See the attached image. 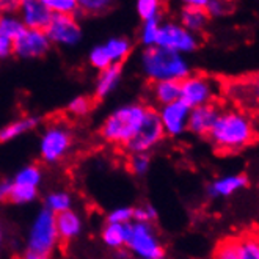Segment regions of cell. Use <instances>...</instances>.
Here are the masks:
<instances>
[{"label":"cell","instance_id":"cell-22","mask_svg":"<svg viewBox=\"0 0 259 259\" xmlns=\"http://www.w3.org/2000/svg\"><path fill=\"white\" fill-rule=\"evenodd\" d=\"M212 259H239L237 237L228 236L219 240L214 251H212Z\"/></svg>","mask_w":259,"mask_h":259},{"label":"cell","instance_id":"cell-11","mask_svg":"<svg viewBox=\"0 0 259 259\" xmlns=\"http://www.w3.org/2000/svg\"><path fill=\"white\" fill-rule=\"evenodd\" d=\"M46 36L54 42L75 44L80 39V27L72 14H54L49 27L46 28Z\"/></svg>","mask_w":259,"mask_h":259},{"label":"cell","instance_id":"cell-43","mask_svg":"<svg viewBox=\"0 0 259 259\" xmlns=\"http://www.w3.org/2000/svg\"><path fill=\"white\" fill-rule=\"evenodd\" d=\"M0 237H2V234H0Z\"/></svg>","mask_w":259,"mask_h":259},{"label":"cell","instance_id":"cell-18","mask_svg":"<svg viewBox=\"0 0 259 259\" xmlns=\"http://www.w3.org/2000/svg\"><path fill=\"white\" fill-rule=\"evenodd\" d=\"M152 96L163 107L181 99V80H159L151 85Z\"/></svg>","mask_w":259,"mask_h":259},{"label":"cell","instance_id":"cell-2","mask_svg":"<svg viewBox=\"0 0 259 259\" xmlns=\"http://www.w3.org/2000/svg\"><path fill=\"white\" fill-rule=\"evenodd\" d=\"M143 68L152 82L184 80L189 75V66L178 52L152 46L143 54Z\"/></svg>","mask_w":259,"mask_h":259},{"label":"cell","instance_id":"cell-19","mask_svg":"<svg viewBox=\"0 0 259 259\" xmlns=\"http://www.w3.org/2000/svg\"><path fill=\"white\" fill-rule=\"evenodd\" d=\"M181 22L182 27H184L187 32H201V30L206 27V24L209 22V16L207 13L201 8H195L186 4V7L182 8L181 13Z\"/></svg>","mask_w":259,"mask_h":259},{"label":"cell","instance_id":"cell-36","mask_svg":"<svg viewBox=\"0 0 259 259\" xmlns=\"http://www.w3.org/2000/svg\"><path fill=\"white\" fill-rule=\"evenodd\" d=\"M127 166L132 173H137V175H142L148 170L149 166V157L145 156V154H134L129 157L127 160Z\"/></svg>","mask_w":259,"mask_h":259},{"label":"cell","instance_id":"cell-39","mask_svg":"<svg viewBox=\"0 0 259 259\" xmlns=\"http://www.w3.org/2000/svg\"><path fill=\"white\" fill-rule=\"evenodd\" d=\"M14 54V41L0 33V58H5Z\"/></svg>","mask_w":259,"mask_h":259},{"label":"cell","instance_id":"cell-27","mask_svg":"<svg viewBox=\"0 0 259 259\" xmlns=\"http://www.w3.org/2000/svg\"><path fill=\"white\" fill-rule=\"evenodd\" d=\"M41 179V171L36 165H30L27 168H24L22 171H19V175L16 176V182L14 184H21V186H28V187H36V184Z\"/></svg>","mask_w":259,"mask_h":259},{"label":"cell","instance_id":"cell-9","mask_svg":"<svg viewBox=\"0 0 259 259\" xmlns=\"http://www.w3.org/2000/svg\"><path fill=\"white\" fill-rule=\"evenodd\" d=\"M127 245L145 259H162L165 253L148 223L132 225V234Z\"/></svg>","mask_w":259,"mask_h":259},{"label":"cell","instance_id":"cell-3","mask_svg":"<svg viewBox=\"0 0 259 259\" xmlns=\"http://www.w3.org/2000/svg\"><path fill=\"white\" fill-rule=\"evenodd\" d=\"M146 107L143 105H127L112 113L101 127V137L109 143L126 146L132 137L140 129L145 119Z\"/></svg>","mask_w":259,"mask_h":259},{"label":"cell","instance_id":"cell-20","mask_svg":"<svg viewBox=\"0 0 259 259\" xmlns=\"http://www.w3.org/2000/svg\"><path fill=\"white\" fill-rule=\"evenodd\" d=\"M121 69H123V63H113L107 69H104L99 75L98 87H96V93H95V101L99 102L109 91L116 85L121 75Z\"/></svg>","mask_w":259,"mask_h":259},{"label":"cell","instance_id":"cell-8","mask_svg":"<svg viewBox=\"0 0 259 259\" xmlns=\"http://www.w3.org/2000/svg\"><path fill=\"white\" fill-rule=\"evenodd\" d=\"M156 46L179 54V52L195 51L198 48V41L193 36V33L187 32L182 25L165 24L159 28Z\"/></svg>","mask_w":259,"mask_h":259},{"label":"cell","instance_id":"cell-25","mask_svg":"<svg viewBox=\"0 0 259 259\" xmlns=\"http://www.w3.org/2000/svg\"><path fill=\"white\" fill-rule=\"evenodd\" d=\"M25 30V25L16 19V18H11V16H2L0 18V33L4 36L10 38L11 41L16 39L22 32Z\"/></svg>","mask_w":259,"mask_h":259},{"label":"cell","instance_id":"cell-15","mask_svg":"<svg viewBox=\"0 0 259 259\" xmlns=\"http://www.w3.org/2000/svg\"><path fill=\"white\" fill-rule=\"evenodd\" d=\"M19 10L22 13L25 28L41 30V32H46V28L49 27L54 16V13L46 7L44 2H39V0H25V2H21Z\"/></svg>","mask_w":259,"mask_h":259},{"label":"cell","instance_id":"cell-21","mask_svg":"<svg viewBox=\"0 0 259 259\" xmlns=\"http://www.w3.org/2000/svg\"><path fill=\"white\" fill-rule=\"evenodd\" d=\"M237 237L239 259H259V233L243 231Z\"/></svg>","mask_w":259,"mask_h":259},{"label":"cell","instance_id":"cell-13","mask_svg":"<svg viewBox=\"0 0 259 259\" xmlns=\"http://www.w3.org/2000/svg\"><path fill=\"white\" fill-rule=\"evenodd\" d=\"M159 115L165 134L179 135L187 129L190 109L182 101H176L173 104L165 105Z\"/></svg>","mask_w":259,"mask_h":259},{"label":"cell","instance_id":"cell-16","mask_svg":"<svg viewBox=\"0 0 259 259\" xmlns=\"http://www.w3.org/2000/svg\"><path fill=\"white\" fill-rule=\"evenodd\" d=\"M248 187V178L245 175H234V176H225L214 181L207 187V193L210 196H230L234 192Z\"/></svg>","mask_w":259,"mask_h":259},{"label":"cell","instance_id":"cell-24","mask_svg":"<svg viewBox=\"0 0 259 259\" xmlns=\"http://www.w3.org/2000/svg\"><path fill=\"white\" fill-rule=\"evenodd\" d=\"M105 51H107L112 63H123V60H126V57L131 52V44L127 39H112L107 42V46H104Z\"/></svg>","mask_w":259,"mask_h":259},{"label":"cell","instance_id":"cell-1","mask_svg":"<svg viewBox=\"0 0 259 259\" xmlns=\"http://www.w3.org/2000/svg\"><path fill=\"white\" fill-rule=\"evenodd\" d=\"M207 139L219 154H237L259 140L253 121L237 109L220 110V115Z\"/></svg>","mask_w":259,"mask_h":259},{"label":"cell","instance_id":"cell-41","mask_svg":"<svg viewBox=\"0 0 259 259\" xmlns=\"http://www.w3.org/2000/svg\"><path fill=\"white\" fill-rule=\"evenodd\" d=\"M24 259H49L48 256H42V254H36V253H33V251H27L25 253V256H24Z\"/></svg>","mask_w":259,"mask_h":259},{"label":"cell","instance_id":"cell-26","mask_svg":"<svg viewBox=\"0 0 259 259\" xmlns=\"http://www.w3.org/2000/svg\"><path fill=\"white\" fill-rule=\"evenodd\" d=\"M102 239L110 247H121L124 243V228H123V225L109 223L102 231Z\"/></svg>","mask_w":259,"mask_h":259},{"label":"cell","instance_id":"cell-17","mask_svg":"<svg viewBox=\"0 0 259 259\" xmlns=\"http://www.w3.org/2000/svg\"><path fill=\"white\" fill-rule=\"evenodd\" d=\"M55 226H57V236L60 239V243L63 242V245H68V242L79 234L80 220L74 212L65 210L55 215Z\"/></svg>","mask_w":259,"mask_h":259},{"label":"cell","instance_id":"cell-40","mask_svg":"<svg viewBox=\"0 0 259 259\" xmlns=\"http://www.w3.org/2000/svg\"><path fill=\"white\" fill-rule=\"evenodd\" d=\"M13 184L10 181H0V201H10Z\"/></svg>","mask_w":259,"mask_h":259},{"label":"cell","instance_id":"cell-30","mask_svg":"<svg viewBox=\"0 0 259 259\" xmlns=\"http://www.w3.org/2000/svg\"><path fill=\"white\" fill-rule=\"evenodd\" d=\"M36 196V187H28V186H21V184H13L11 196L10 201L11 203H27L30 200H33Z\"/></svg>","mask_w":259,"mask_h":259},{"label":"cell","instance_id":"cell-23","mask_svg":"<svg viewBox=\"0 0 259 259\" xmlns=\"http://www.w3.org/2000/svg\"><path fill=\"white\" fill-rule=\"evenodd\" d=\"M38 123L36 118H25V119H21V121H16V123H11L8 124L7 127L0 129V143L2 142H8L14 137H18L27 131H30L32 127H35Z\"/></svg>","mask_w":259,"mask_h":259},{"label":"cell","instance_id":"cell-38","mask_svg":"<svg viewBox=\"0 0 259 259\" xmlns=\"http://www.w3.org/2000/svg\"><path fill=\"white\" fill-rule=\"evenodd\" d=\"M131 219H132V209L121 207V209L113 210L112 214L109 215V223H116V225L124 223L126 225Z\"/></svg>","mask_w":259,"mask_h":259},{"label":"cell","instance_id":"cell-5","mask_svg":"<svg viewBox=\"0 0 259 259\" xmlns=\"http://www.w3.org/2000/svg\"><path fill=\"white\" fill-rule=\"evenodd\" d=\"M163 126L160 121V115L154 107H146L145 119L137 131V134L131 139V142L124 146L126 151L134 154H143V152L154 145H157L163 139Z\"/></svg>","mask_w":259,"mask_h":259},{"label":"cell","instance_id":"cell-12","mask_svg":"<svg viewBox=\"0 0 259 259\" xmlns=\"http://www.w3.org/2000/svg\"><path fill=\"white\" fill-rule=\"evenodd\" d=\"M49 51V38L41 30L25 28L24 32L14 39V54L24 58L42 57Z\"/></svg>","mask_w":259,"mask_h":259},{"label":"cell","instance_id":"cell-35","mask_svg":"<svg viewBox=\"0 0 259 259\" xmlns=\"http://www.w3.org/2000/svg\"><path fill=\"white\" fill-rule=\"evenodd\" d=\"M159 19H151V21H146L145 27H143V33H142V39L146 46L152 48V46H156V39H157V33H159Z\"/></svg>","mask_w":259,"mask_h":259},{"label":"cell","instance_id":"cell-31","mask_svg":"<svg viewBox=\"0 0 259 259\" xmlns=\"http://www.w3.org/2000/svg\"><path fill=\"white\" fill-rule=\"evenodd\" d=\"M44 4L57 14H72L77 10V2L74 0H44Z\"/></svg>","mask_w":259,"mask_h":259},{"label":"cell","instance_id":"cell-37","mask_svg":"<svg viewBox=\"0 0 259 259\" xmlns=\"http://www.w3.org/2000/svg\"><path fill=\"white\" fill-rule=\"evenodd\" d=\"M233 7L228 5L225 2H217V0H209V2L206 4V8L204 11L207 13L209 18H217V16H223V14H226L228 11H231Z\"/></svg>","mask_w":259,"mask_h":259},{"label":"cell","instance_id":"cell-34","mask_svg":"<svg viewBox=\"0 0 259 259\" xmlns=\"http://www.w3.org/2000/svg\"><path fill=\"white\" fill-rule=\"evenodd\" d=\"M69 204H71V201L66 193H54L48 198V206H49L48 209L51 212H57V214L68 210Z\"/></svg>","mask_w":259,"mask_h":259},{"label":"cell","instance_id":"cell-10","mask_svg":"<svg viewBox=\"0 0 259 259\" xmlns=\"http://www.w3.org/2000/svg\"><path fill=\"white\" fill-rule=\"evenodd\" d=\"M72 143L69 131L62 124H54L46 131L41 140V156L48 162H55L62 159Z\"/></svg>","mask_w":259,"mask_h":259},{"label":"cell","instance_id":"cell-14","mask_svg":"<svg viewBox=\"0 0 259 259\" xmlns=\"http://www.w3.org/2000/svg\"><path fill=\"white\" fill-rule=\"evenodd\" d=\"M219 115H220V109H219L217 102L192 109L190 115H189L187 129L196 135H200V137H209Z\"/></svg>","mask_w":259,"mask_h":259},{"label":"cell","instance_id":"cell-6","mask_svg":"<svg viewBox=\"0 0 259 259\" xmlns=\"http://www.w3.org/2000/svg\"><path fill=\"white\" fill-rule=\"evenodd\" d=\"M57 239L58 236L55 226V215L49 209H44L36 217L32 234H30V251L42 256H49Z\"/></svg>","mask_w":259,"mask_h":259},{"label":"cell","instance_id":"cell-28","mask_svg":"<svg viewBox=\"0 0 259 259\" xmlns=\"http://www.w3.org/2000/svg\"><path fill=\"white\" fill-rule=\"evenodd\" d=\"M96 101L95 98H90V96H80L77 99H74L71 104H69V112L75 116H83L87 115L88 112H91L95 107H96Z\"/></svg>","mask_w":259,"mask_h":259},{"label":"cell","instance_id":"cell-32","mask_svg":"<svg viewBox=\"0 0 259 259\" xmlns=\"http://www.w3.org/2000/svg\"><path fill=\"white\" fill-rule=\"evenodd\" d=\"M77 7H80V10L83 13H88V14H102L105 11H109L112 4L110 2H104V0H83V2H79Z\"/></svg>","mask_w":259,"mask_h":259},{"label":"cell","instance_id":"cell-7","mask_svg":"<svg viewBox=\"0 0 259 259\" xmlns=\"http://www.w3.org/2000/svg\"><path fill=\"white\" fill-rule=\"evenodd\" d=\"M226 93L243 113L259 115V74L245 80H233L228 83Z\"/></svg>","mask_w":259,"mask_h":259},{"label":"cell","instance_id":"cell-4","mask_svg":"<svg viewBox=\"0 0 259 259\" xmlns=\"http://www.w3.org/2000/svg\"><path fill=\"white\" fill-rule=\"evenodd\" d=\"M222 91V83L214 80L209 75L195 74L187 75L184 80H181V99L187 107L196 109L201 105L215 104L217 95Z\"/></svg>","mask_w":259,"mask_h":259},{"label":"cell","instance_id":"cell-29","mask_svg":"<svg viewBox=\"0 0 259 259\" xmlns=\"http://www.w3.org/2000/svg\"><path fill=\"white\" fill-rule=\"evenodd\" d=\"M137 10L143 21H151V19H159V11H160V4L156 0H140L137 4Z\"/></svg>","mask_w":259,"mask_h":259},{"label":"cell","instance_id":"cell-33","mask_svg":"<svg viewBox=\"0 0 259 259\" xmlns=\"http://www.w3.org/2000/svg\"><path fill=\"white\" fill-rule=\"evenodd\" d=\"M90 62L91 65H93L95 68L104 71V69H107L112 63V60L107 54V51H105V48H96L93 52L90 54Z\"/></svg>","mask_w":259,"mask_h":259},{"label":"cell","instance_id":"cell-42","mask_svg":"<svg viewBox=\"0 0 259 259\" xmlns=\"http://www.w3.org/2000/svg\"><path fill=\"white\" fill-rule=\"evenodd\" d=\"M2 11H4L2 10V2H0V18H2Z\"/></svg>","mask_w":259,"mask_h":259}]
</instances>
